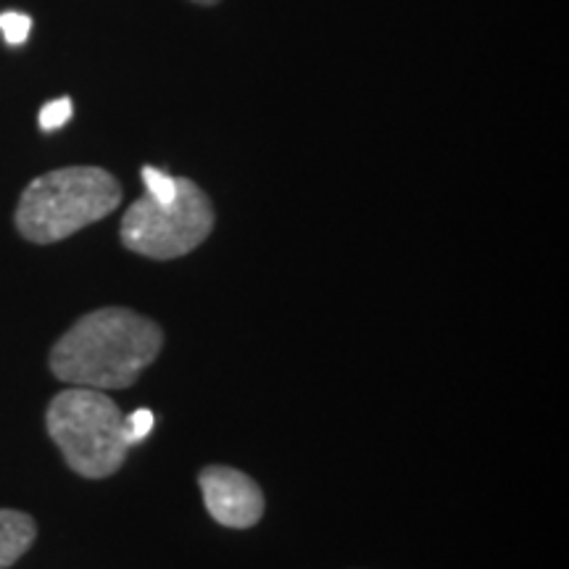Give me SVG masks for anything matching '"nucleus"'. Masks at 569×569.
Returning a JSON list of instances; mask_svg holds the SVG:
<instances>
[{
  "mask_svg": "<svg viewBox=\"0 0 569 569\" xmlns=\"http://www.w3.org/2000/svg\"><path fill=\"white\" fill-rule=\"evenodd\" d=\"M163 343L159 325L130 309H98L77 319L51 351V372L77 388H130Z\"/></svg>",
  "mask_w": 569,
  "mask_h": 569,
  "instance_id": "f257e3e1",
  "label": "nucleus"
},
{
  "mask_svg": "<svg viewBox=\"0 0 569 569\" xmlns=\"http://www.w3.org/2000/svg\"><path fill=\"white\" fill-rule=\"evenodd\" d=\"M122 203V184L101 167H63L40 174L17 206V230L30 243H59L101 222Z\"/></svg>",
  "mask_w": 569,
  "mask_h": 569,
  "instance_id": "f03ea898",
  "label": "nucleus"
},
{
  "mask_svg": "<svg viewBox=\"0 0 569 569\" xmlns=\"http://www.w3.org/2000/svg\"><path fill=\"white\" fill-rule=\"evenodd\" d=\"M46 427L69 469L90 480L111 478L132 448L124 436L122 411L96 388L61 390L48 403Z\"/></svg>",
  "mask_w": 569,
  "mask_h": 569,
  "instance_id": "7ed1b4c3",
  "label": "nucleus"
},
{
  "mask_svg": "<svg viewBox=\"0 0 569 569\" xmlns=\"http://www.w3.org/2000/svg\"><path fill=\"white\" fill-rule=\"evenodd\" d=\"M213 230V206L193 180L177 177V193L169 203L142 196L122 219V243L148 259H180L196 251Z\"/></svg>",
  "mask_w": 569,
  "mask_h": 569,
  "instance_id": "20e7f679",
  "label": "nucleus"
},
{
  "mask_svg": "<svg viewBox=\"0 0 569 569\" xmlns=\"http://www.w3.org/2000/svg\"><path fill=\"white\" fill-rule=\"evenodd\" d=\"M198 482H201L206 509L224 528H253L264 515V493L240 469L222 465L206 467Z\"/></svg>",
  "mask_w": 569,
  "mask_h": 569,
  "instance_id": "39448f33",
  "label": "nucleus"
},
{
  "mask_svg": "<svg viewBox=\"0 0 569 569\" xmlns=\"http://www.w3.org/2000/svg\"><path fill=\"white\" fill-rule=\"evenodd\" d=\"M34 536H38V525L30 515L17 509H0V569L17 565L30 551Z\"/></svg>",
  "mask_w": 569,
  "mask_h": 569,
  "instance_id": "423d86ee",
  "label": "nucleus"
},
{
  "mask_svg": "<svg viewBox=\"0 0 569 569\" xmlns=\"http://www.w3.org/2000/svg\"><path fill=\"white\" fill-rule=\"evenodd\" d=\"M142 182H146L148 196L159 203H169L177 193V177H169L161 169L142 167Z\"/></svg>",
  "mask_w": 569,
  "mask_h": 569,
  "instance_id": "0eeeda50",
  "label": "nucleus"
},
{
  "mask_svg": "<svg viewBox=\"0 0 569 569\" xmlns=\"http://www.w3.org/2000/svg\"><path fill=\"white\" fill-rule=\"evenodd\" d=\"M74 113V106H71V98H59V101H51L42 106L40 111V127L46 132H53L63 127Z\"/></svg>",
  "mask_w": 569,
  "mask_h": 569,
  "instance_id": "6e6552de",
  "label": "nucleus"
},
{
  "mask_svg": "<svg viewBox=\"0 0 569 569\" xmlns=\"http://www.w3.org/2000/svg\"><path fill=\"white\" fill-rule=\"evenodd\" d=\"M156 427V417L151 409H138L132 411L130 417H124V436H127V443L134 446L140 443V440H146L151 436V430Z\"/></svg>",
  "mask_w": 569,
  "mask_h": 569,
  "instance_id": "1a4fd4ad",
  "label": "nucleus"
},
{
  "mask_svg": "<svg viewBox=\"0 0 569 569\" xmlns=\"http://www.w3.org/2000/svg\"><path fill=\"white\" fill-rule=\"evenodd\" d=\"M0 30H3L6 40L11 46H19V42L27 40V34L32 30V19L24 17V13L9 11V13H0Z\"/></svg>",
  "mask_w": 569,
  "mask_h": 569,
  "instance_id": "9d476101",
  "label": "nucleus"
},
{
  "mask_svg": "<svg viewBox=\"0 0 569 569\" xmlns=\"http://www.w3.org/2000/svg\"><path fill=\"white\" fill-rule=\"evenodd\" d=\"M190 3H196V6H217V3H222V0H190Z\"/></svg>",
  "mask_w": 569,
  "mask_h": 569,
  "instance_id": "9b49d317",
  "label": "nucleus"
}]
</instances>
